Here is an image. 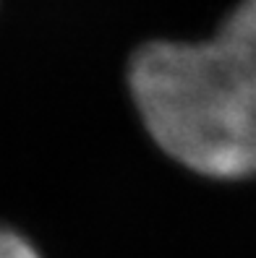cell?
<instances>
[{
  "mask_svg": "<svg viewBox=\"0 0 256 258\" xmlns=\"http://www.w3.org/2000/svg\"><path fill=\"white\" fill-rule=\"evenodd\" d=\"M128 89L170 159L204 177H253L256 0H240L201 42L141 44L128 63Z\"/></svg>",
  "mask_w": 256,
  "mask_h": 258,
  "instance_id": "1",
  "label": "cell"
},
{
  "mask_svg": "<svg viewBox=\"0 0 256 258\" xmlns=\"http://www.w3.org/2000/svg\"><path fill=\"white\" fill-rule=\"evenodd\" d=\"M0 258H42L39 250L21 232L0 227Z\"/></svg>",
  "mask_w": 256,
  "mask_h": 258,
  "instance_id": "2",
  "label": "cell"
}]
</instances>
